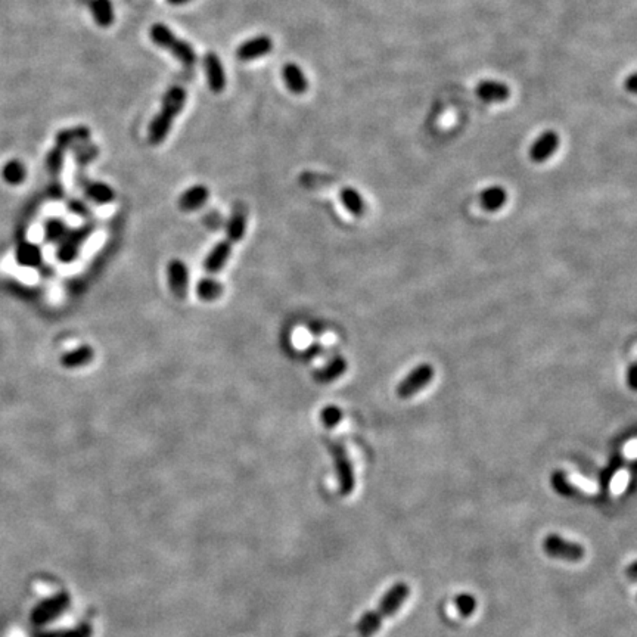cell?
Instances as JSON below:
<instances>
[{
  "mask_svg": "<svg viewBox=\"0 0 637 637\" xmlns=\"http://www.w3.org/2000/svg\"><path fill=\"white\" fill-rule=\"evenodd\" d=\"M409 596H410L409 584L403 583V581L401 583L394 584L386 593V595L382 596L379 605L361 617V620L357 624L359 634L361 637H372L381 629L383 621L392 617V615L403 607V603L408 600Z\"/></svg>",
  "mask_w": 637,
  "mask_h": 637,
  "instance_id": "obj_1",
  "label": "cell"
},
{
  "mask_svg": "<svg viewBox=\"0 0 637 637\" xmlns=\"http://www.w3.org/2000/svg\"><path fill=\"white\" fill-rule=\"evenodd\" d=\"M186 99H188V93L182 86H171L166 92L160 113L152 118L148 129V140L151 145H160L167 139L174 118L183 111Z\"/></svg>",
  "mask_w": 637,
  "mask_h": 637,
  "instance_id": "obj_2",
  "label": "cell"
},
{
  "mask_svg": "<svg viewBox=\"0 0 637 637\" xmlns=\"http://www.w3.org/2000/svg\"><path fill=\"white\" fill-rule=\"evenodd\" d=\"M149 37L164 50H169L173 57L182 62L186 67H192L196 64L198 57L191 43L174 35V31L166 24H153L149 28Z\"/></svg>",
  "mask_w": 637,
  "mask_h": 637,
  "instance_id": "obj_3",
  "label": "cell"
},
{
  "mask_svg": "<svg viewBox=\"0 0 637 637\" xmlns=\"http://www.w3.org/2000/svg\"><path fill=\"white\" fill-rule=\"evenodd\" d=\"M543 549L547 556L567 562H580L586 556V549L583 546L577 542L567 540L559 534H549L543 540Z\"/></svg>",
  "mask_w": 637,
  "mask_h": 637,
  "instance_id": "obj_4",
  "label": "cell"
},
{
  "mask_svg": "<svg viewBox=\"0 0 637 637\" xmlns=\"http://www.w3.org/2000/svg\"><path fill=\"white\" fill-rule=\"evenodd\" d=\"M331 453L334 457V465H335L336 477L339 482V491H341L343 496H348V494L356 487V477H354L353 465H351V460L345 452L344 446L332 444Z\"/></svg>",
  "mask_w": 637,
  "mask_h": 637,
  "instance_id": "obj_5",
  "label": "cell"
},
{
  "mask_svg": "<svg viewBox=\"0 0 637 637\" xmlns=\"http://www.w3.org/2000/svg\"><path fill=\"white\" fill-rule=\"evenodd\" d=\"M434 378V369L431 365L424 363L413 369L397 386V395L400 399H409L412 395L425 388Z\"/></svg>",
  "mask_w": 637,
  "mask_h": 637,
  "instance_id": "obj_6",
  "label": "cell"
},
{
  "mask_svg": "<svg viewBox=\"0 0 637 637\" xmlns=\"http://www.w3.org/2000/svg\"><path fill=\"white\" fill-rule=\"evenodd\" d=\"M273 50V40L267 35H260L240 43L235 55L240 62H251L266 57Z\"/></svg>",
  "mask_w": 637,
  "mask_h": 637,
  "instance_id": "obj_7",
  "label": "cell"
},
{
  "mask_svg": "<svg viewBox=\"0 0 637 637\" xmlns=\"http://www.w3.org/2000/svg\"><path fill=\"white\" fill-rule=\"evenodd\" d=\"M202 64H204L205 77H207L210 91L214 93H222L226 89V83H227V77H226V71L222 64V59L218 58L217 53L208 52L205 53Z\"/></svg>",
  "mask_w": 637,
  "mask_h": 637,
  "instance_id": "obj_8",
  "label": "cell"
},
{
  "mask_svg": "<svg viewBox=\"0 0 637 637\" xmlns=\"http://www.w3.org/2000/svg\"><path fill=\"white\" fill-rule=\"evenodd\" d=\"M167 278L173 295L183 300L189 288V270L182 260H171L167 266Z\"/></svg>",
  "mask_w": 637,
  "mask_h": 637,
  "instance_id": "obj_9",
  "label": "cell"
},
{
  "mask_svg": "<svg viewBox=\"0 0 637 637\" xmlns=\"http://www.w3.org/2000/svg\"><path fill=\"white\" fill-rule=\"evenodd\" d=\"M559 145H561L559 135L553 130H547L535 139L530 148V158L534 162H544L559 149Z\"/></svg>",
  "mask_w": 637,
  "mask_h": 637,
  "instance_id": "obj_10",
  "label": "cell"
},
{
  "mask_svg": "<svg viewBox=\"0 0 637 637\" xmlns=\"http://www.w3.org/2000/svg\"><path fill=\"white\" fill-rule=\"evenodd\" d=\"M477 96L481 101L494 104V102H504L511 97V89L508 84L496 80H482L477 86Z\"/></svg>",
  "mask_w": 637,
  "mask_h": 637,
  "instance_id": "obj_11",
  "label": "cell"
},
{
  "mask_svg": "<svg viewBox=\"0 0 637 637\" xmlns=\"http://www.w3.org/2000/svg\"><path fill=\"white\" fill-rule=\"evenodd\" d=\"M282 79L288 91L295 95H303L309 91V79H307L303 68L294 62L285 64L282 67Z\"/></svg>",
  "mask_w": 637,
  "mask_h": 637,
  "instance_id": "obj_12",
  "label": "cell"
},
{
  "mask_svg": "<svg viewBox=\"0 0 637 637\" xmlns=\"http://www.w3.org/2000/svg\"><path fill=\"white\" fill-rule=\"evenodd\" d=\"M230 254H232V244H230L229 240H222V243L216 244L211 248V251L208 252V256L205 257V261H204L205 272L208 274H216L220 272L226 266Z\"/></svg>",
  "mask_w": 637,
  "mask_h": 637,
  "instance_id": "obj_13",
  "label": "cell"
},
{
  "mask_svg": "<svg viewBox=\"0 0 637 637\" xmlns=\"http://www.w3.org/2000/svg\"><path fill=\"white\" fill-rule=\"evenodd\" d=\"M210 196V191L204 184H195L192 188L186 189L179 198V207L183 211H196L205 205Z\"/></svg>",
  "mask_w": 637,
  "mask_h": 637,
  "instance_id": "obj_14",
  "label": "cell"
},
{
  "mask_svg": "<svg viewBox=\"0 0 637 637\" xmlns=\"http://www.w3.org/2000/svg\"><path fill=\"white\" fill-rule=\"evenodd\" d=\"M89 8L92 18L99 27L108 28L113 26L115 19V12L111 0H89Z\"/></svg>",
  "mask_w": 637,
  "mask_h": 637,
  "instance_id": "obj_15",
  "label": "cell"
},
{
  "mask_svg": "<svg viewBox=\"0 0 637 637\" xmlns=\"http://www.w3.org/2000/svg\"><path fill=\"white\" fill-rule=\"evenodd\" d=\"M93 356L95 353L91 345H82L71 351H67V353L61 357V365L67 369H79L89 365L93 360Z\"/></svg>",
  "mask_w": 637,
  "mask_h": 637,
  "instance_id": "obj_16",
  "label": "cell"
},
{
  "mask_svg": "<svg viewBox=\"0 0 637 637\" xmlns=\"http://www.w3.org/2000/svg\"><path fill=\"white\" fill-rule=\"evenodd\" d=\"M245 230H247V213L240 208H236V210L230 216L227 226H226V232H227V240L229 243H239L243 240L245 236Z\"/></svg>",
  "mask_w": 637,
  "mask_h": 637,
  "instance_id": "obj_17",
  "label": "cell"
},
{
  "mask_svg": "<svg viewBox=\"0 0 637 637\" xmlns=\"http://www.w3.org/2000/svg\"><path fill=\"white\" fill-rule=\"evenodd\" d=\"M345 370H347L345 359L335 357L334 360L329 361V363L325 368L316 370L313 377H314V379L317 382L326 383V382H332V381L338 379L341 375H344Z\"/></svg>",
  "mask_w": 637,
  "mask_h": 637,
  "instance_id": "obj_18",
  "label": "cell"
},
{
  "mask_svg": "<svg viewBox=\"0 0 637 637\" xmlns=\"http://www.w3.org/2000/svg\"><path fill=\"white\" fill-rule=\"evenodd\" d=\"M68 603H70V598L67 593H61L59 596L48 600L46 603H43V605L37 609V618L40 621H45V620H52L55 617H58L62 611L67 609Z\"/></svg>",
  "mask_w": 637,
  "mask_h": 637,
  "instance_id": "obj_19",
  "label": "cell"
},
{
  "mask_svg": "<svg viewBox=\"0 0 637 637\" xmlns=\"http://www.w3.org/2000/svg\"><path fill=\"white\" fill-rule=\"evenodd\" d=\"M479 201H481V205L484 207L487 211H497L504 204H506L508 193L502 188V186H491V188L482 191L479 196Z\"/></svg>",
  "mask_w": 637,
  "mask_h": 637,
  "instance_id": "obj_20",
  "label": "cell"
},
{
  "mask_svg": "<svg viewBox=\"0 0 637 637\" xmlns=\"http://www.w3.org/2000/svg\"><path fill=\"white\" fill-rule=\"evenodd\" d=\"M84 192H86V196L89 198L91 201H93L95 204H99V205L113 202L114 198H115L114 189L111 188V186L104 183V182H92V183H89L84 188Z\"/></svg>",
  "mask_w": 637,
  "mask_h": 637,
  "instance_id": "obj_21",
  "label": "cell"
},
{
  "mask_svg": "<svg viewBox=\"0 0 637 637\" xmlns=\"http://www.w3.org/2000/svg\"><path fill=\"white\" fill-rule=\"evenodd\" d=\"M195 292L198 295V298L210 303V301L220 298V295L223 294V285L218 281H216L214 278L208 276V278L198 281L196 287H195Z\"/></svg>",
  "mask_w": 637,
  "mask_h": 637,
  "instance_id": "obj_22",
  "label": "cell"
},
{
  "mask_svg": "<svg viewBox=\"0 0 637 637\" xmlns=\"http://www.w3.org/2000/svg\"><path fill=\"white\" fill-rule=\"evenodd\" d=\"M339 198H341V202L344 204V207L351 214L356 217L363 216L365 213L363 198H361V195L356 189L344 188L341 189V192H339Z\"/></svg>",
  "mask_w": 637,
  "mask_h": 637,
  "instance_id": "obj_23",
  "label": "cell"
},
{
  "mask_svg": "<svg viewBox=\"0 0 637 637\" xmlns=\"http://www.w3.org/2000/svg\"><path fill=\"white\" fill-rule=\"evenodd\" d=\"M17 260L21 266L26 267L39 266L41 261V249L36 244H21L17 249Z\"/></svg>",
  "mask_w": 637,
  "mask_h": 637,
  "instance_id": "obj_24",
  "label": "cell"
},
{
  "mask_svg": "<svg viewBox=\"0 0 637 637\" xmlns=\"http://www.w3.org/2000/svg\"><path fill=\"white\" fill-rule=\"evenodd\" d=\"M2 178L8 184H21L27 178V169L19 160H9L2 169Z\"/></svg>",
  "mask_w": 637,
  "mask_h": 637,
  "instance_id": "obj_25",
  "label": "cell"
},
{
  "mask_svg": "<svg viewBox=\"0 0 637 637\" xmlns=\"http://www.w3.org/2000/svg\"><path fill=\"white\" fill-rule=\"evenodd\" d=\"M82 236H84V234L82 232L77 234L75 236H65V239H62V244L57 252L58 260H61L62 263L74 261L77 254H79V245L84 239Z\"/></svg>",
  "mask_w": 637,
  "mask_h": 637,
  "instance_id": "obj_26",
  "label": "cell"
},
{
  "mask_svg": "<svg viewBox=\"0 0 637 637\" xmlns=\"http://www.w3.org/2000/svg\"><path fill=\"white\" fill-rule=\"evenodd\" d=\"M45 236L49 243H59L67 236V226L58 218H52L45 226Z\"/></svg>",
  "mask_w": 637,
  "mask_h": 637,
  "instance_id": "obj_27",
  "label": "cell"
},
{
  "mask_svg": "<svg viewBox=\"0 0 637 637\" xmlns=\"http://www.w3.org/2000/svg\"><path fill=\"white\" fill-rule=\"evenodd\" d=\"M321 419L326 428H335L339 424V421L343 419V412L339 410L336 406H327V408L322 410Z\"/></svg>",
  "mask_w": 637,
  "mask_h": 637,
  "instance_id": "obj_28",
  "label": "cell"
},
{
  "mask_svg": "<svg viewBox=\"0 0 637 637\" xmlns=\"http://www.w3.org/2000/svg\"><path fill=\"white\" fill-rule=\"evenodd\" d=\"M455 605L457 608V611L462 614V615H470L472 612L475 611V607H477V602H475V598L474 596H470V595H462V596H459L455 602Z\"/></svg>",
  "mask_w": 637,
  "mask_h": 637,
  "instance_id": "obj_29",
  "label": "cell"
},
{
  "mask_svg": "<svg viewBox=\"0 0 637 637\" xmlns=\"http://www.w3.org/2000/svg\"><path fill=\"white\" fill-rule=\"evenodd\" d=\"M92 625L91 624H80L79 627L74 629L73 631L65 634V637H92Z\"/></svg>",
  "mask_w": 637,
  "mask_h": 637,
  "instance_id": "obj_30",
  "label": "cell"
},
{
  "mask_svg": "<svg viewBox=\"0 0 637 637\" xmlns=\"http://www.w3.org/2000/svg\"><path fill=\"white\" fill-rule=\"evenodd\" d=\"M62 151H53L50 153V157L48 160V164H49V169L55 173H58L62 167Z\"/></svg>",
  "mask_w": 637,
  "mask_h": 637,
  "instance_id": "obj_31",
  "label": "cell"
},
{
  "mask_svg": "<svg viewBox=\"0 0 637 637\" xmlns=\"http://www.w3.org/2000/svg\"><path fill=\"white\" fill-rule=\"evenodd\" d=\"M625 86H627V89H629L631 93H636V86H637V83H636V74H631V75H630V79L627 80V84H625Z\"/></svg>",
  "mask_w": 637,
  "mask_h": 637,
  "instance_id": "obj_32",
  "label": "cell"
},
{
  "mask_svg": "<svg viewBox=\"0 0 637 637\" xmlns=\"http://www.w3.org/2000/svg\"><path fill=\"white\" fill-rule=\"evenodd\" d=\"M636 365H631L630 368V373H629V378H630V387L631 388H636V383H634V379H636Z\"/></svg>",
  "mask_w": 637,
  "mask_h": 637,
  "instance_id": "obj_33",
  "label": "cell"
},
{
  "mask_svg": "<svg viewBox=\"0 0 637 637\" xmlns=\"http://www.w3.org/2000/svg\"><path fill=\"white\" fill-rule=\"evenodd\" d=\"M167 2L173 6H183V5H188L189 2H192V0H167Z\"/></svg>",
  "mask_w": 637,
  "mask_h": 637,
  "instance_id": "obj_34",
  "label": "cell"
}]
</instances>
